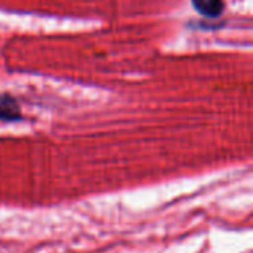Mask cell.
<instances>
[{"instance_id": "obj_1", "label": "cell", "mask_w": 253, "mask_h": 253, "mask_svg": "<svg viewBox=\"0 0 253 253\" xmlns=\"http://www.w3.org/2000/svg\"><path fill=\"white\" fill-rule=\"evenodd\" d=\"M194 9L206 18H218L224 12L222 0H193Z\"/></svg>"}, {"instance_id": "obj_2", "label": "cell", "mask_w": 253, "mask_h": 253, "mask_svg": "<svg viewBox=\"0 0 253 253\" xmlns=\"http://www.w3.org/2000/svg\"><path fill=\"white\" fill-rule=\"evenodd\" d=\"M21 114H19V108L16 105V102L9 98V96H0V120H19Z\"/></svg>"}]
</instances>
